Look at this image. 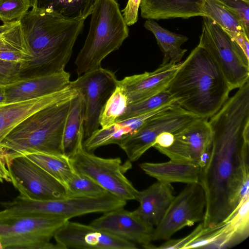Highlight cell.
Instances as JSON below:
<instances>
[{"label":"cell","instance_id":"4316f807","mask_svg":"<svg viewBox=\"0 0 249 249\" xmlns=\"http://www.w3.org/2000/svg\"><path fill=\"white\" fill-rule=\"evenodd\" d=\"M25 156L66 186L76 172L69 157L41 151L24 153Z\"/></svg>","mask_w":249,"mask_h":249},{"label":"cell","instance_id":"7a4b0ae2","mask_svg":"<svg viewBox=\"0 0 249 249\" xmlns=\"http://www.w3.org/2000/svg\"><path fill=\"white\" fill-rule=\"evenodd\" d=\"M85 20L65 19L48 9L28 11L19 21L33 58L23 64L20 78L64 71Z\"/></svg>","mask_w":249,"mask_h":249},{"label":"cell","instance_id":"1f68e13d","mask_svg":"<svg viewBox=\"0 0 249 249\" xmlns=\"http://www.w3.org/2000/svg\"><path fill=\"white\" fill-rule=\"evenodd\" d=\"M203 12L205 16L210 18L225 31L243 32L246 34L241 22L216 0H205Z\"/></svg>","mask_w":249,"mask_h":249},{"label":"cell","instance_id":"e575fe53","mask_svg":"<svg viewBox=\"0 0 249 249\" xmlns=\"http://www.w3.org/2000/svg\"><path fill=\"white\" fill-rule=\"evenodd\" d=\"M242 24L249 36V0H216Z\"/></svg>","mask_w":249,"mask_h":249},{"label":"cell","instance_id":"74e56055","mask_svg":"<svg viewBox=\"0 0 249 249\" xmlns=\"http://www.w3.org/2000/svg\"><path fill=\"white\" fill-rule=\"evenodd\" d=\"M142 0H128L124 8L121 11L127 26L134 24L138 20V10Z\"/></svg>","mask_w":249,"mask_h":249},{"label":"cell","instance_id":"ba28073f","mask_svg":"<svg viewBox=\"0 0 249 249\" xmlns=\"http://www.w3.org/2000/svg\"><path fill=\"white\" fill-rule=\"evenodd\" d=\"M81 142L69 157L76 172L85 175L116 197L137 200L139 191L125 177L132 167L129 160L123 163L119 157L103 158L87 151Z\"/></svg>","mask_w":249,"mask_h":249},{"label":"cell","instance_id":"f35d334b","mask_svg":"<svg viewBox=\"0 0 249 249\" xmlns=\"http://www.w3.org/2000/svg\"><path fill=\"white\" fill-rule=\"evenodd\" d=\"M225 32L236 42L249 58V36L243 32Z\"/></svg>","mask_w":249,"mask_h":249},{"label":"cell","instance_id":"277c9868","mask_svg":"<svg viewBox=\"0 0 249 249\" xmlns=\"http://www.w3.org/2000/svg\"><path fill=\"white\" fill-rule=\"evenodd\" d=\"M72 98L36 112L5 137L0 144V158L6 166L28 152L64 154L63 130Z\"/></svg>","mask_w":249,"mask_h":249},{"label":"cell","instance_id":"4fadbf2b","mask_svg":"<svg viewBox=\"0 0 249 249\" xmlns=\"http://www.w3.org/2000/svg\"><path fill=\"white\" fill-rule=\"evenodd\" d=\"M7 167L10 182L21 196L41 200L67 197L64 185L25 156L14 158Z\"/></svg>","mask_w":249,"mask_h":249},{"label":"cell","instance_id":"6da1fadb","mask_svg":"<svg viewBox=\"0 0 249 249\" xmlns=\"http://www.w3.org/2000/svg\"><path fill=\"white\" fill-rule=\"evenodd\" d=\"M213 139L198 183L206 207L202 224L211 228L249 197V89L244 86L209 121Z\"/></svg>","mask_w":249,"mask_h":249},{"label":"cell","instance_id":"7402d4cb","mask_svg":"<svg viewBox=\"0 0 249 249\" xmlns=\"http://www.w3.org/2000/svg\"><path fill=\"white\" fill-rule=\"evenodd\" d=\"M171 183L157 181L139 191V207L133 211L143 220L153 226L160 222L175 197Z\"/></svg>","mask_w":249,"mask_h":249},{"label":"cell","instance_id":"b9f144b4","mask_svg":"<svg viewBox=\"0 0 249 249\" xmlns=\"http://www.w3.org/2000/svg\"><path fill=\"white\" fill-rule=\"evenodd\" d=\"M19 22V20H15L11 22L0 25V35L9 31Z\"/></svg>","mask_w":249,"mask_h":249},{"label":"cell","instance_id":"d590c367","mask_svg":"<svg viewBox=\"0 0 249 249\" xmlns=\"http://www.w3.org/2000/svg\"><path fill=\"white\" fill-rule=\"evenodd\" d=\"M23 63L0 59V86L8 85L20 79Z\"/></svg>","mask_w":249,"mask_h":249},{"label":"cell","instance_id":"5b68a950","mask_svg":"<svg viewBox=\"0 0 249 249\" xmlns=\"http://www.w3.org/2000/svg\"><path fill=\"white\" fill-rule=\"evenodd\" d=\"M90 15L89 33L75 61L78 76L101 67L129 35L117 0H96Z\"/></svg>","mask_w":249,"mask_h":249},{"label":"cell","instance_id":"484cf974","mask_svg":"<svg viewBox=\"0 0 249 249\" xmlns=\"http://www.w3.org/2000/svg\"><path fill=\"white\" fill-rule=\"evenodd\" d=\"M144 27L153 33L163 53L161 65L177 64L181 62L187 50L180 47L188 40L187 36L172 32L153 19H147L144 23Z\"/></svg>","mask_w":249,"mask_h":249},{"label":"cell","instance_id":"8fae6325","mask_svg":"<svg viewBox=\"0 0 249 249\" xmlns=\"http://www.w3.org/2000/svg\"><path fill=\"white\" fill-rule=\"evenodd\" d=\"M115 73L100 67L88 71L69 85L83 96L85 104L84 139L99 129V117L107 101L118 86Z\"/></svg>","mask_w":249,"mask_h":249},{"label":"cell","instance_id":"9a60e30c","mask_svg":"<svg viewBox=\"0 0 249 249\" xmlns=\"http://www.w3.org/2000/svg\"><path fill=\"white\" fill-rule=\"evenodd\" d=\"M187 245L192 248L223 249L234 247L249 236V197L225 220Z\"/></svg>","mask_w":249,"mask_h":249},{"label":"cell","instance_id":"5bb4252c","mask_svg":"<svg viewBox=\"0 0 249 249\" xmlns=\"http://www.w3.org/2000/svg\"><path fill=\"white\" fill-rule=\"evenodd\" d=\"M212 139L209 121L200 118L174 134L170 146L155 149L170 160L193 163L202 168L209 156Z\"/></svg>","mask_w":249,"mask_h":249},{"label":"cell","instance_id":"52a82bcc","mask_svg":"<svg viewBox=\"0 0 249 249\" xmlns=\"http://www.w3.org/2000/svg\"><path fill=\"white\" fill-rule=\"evenodd\" d=\"M203 17L198 46L215 62L231 90L249 80V58L236 42L210 18Z\"/></svg>","mask_w":249,"mask_h":249},{"label":"cell","instance_id":"d4e9b609","mask_svg":"<svg viewBox=\"0 0 249 249\" xmlns=\"http://www.w3.org/2000/svg\"><path fill=\"white\" fill-rule=\"evenodd\" d=\"M85 104L83 96L77 93L72 98L63 134L64 155L70 157L84 141Z\"/></svg>","mask_w":249,"mask_h":249},{"label":"cell","instance_id":"9c48e42d","mask_svg":"<svg viewBox=\"0 0 249 249\" xmlns=\"http://www.w3.org/2000/svg\"><path fill=\"white\" fill-rule=\"evenodd\" d=\"M126 201L110 194L97 198L65 197L53 200H33L18 195L11 201L2 202L4 209L16 212L36 213L69 220L93 213L107 212L124 207Z\"/></svg>","mask_w":249,"mask_h":249},{"label":"cell","instance_id":"d6a6232c","mask_svg":"<svg viewBox=\"0 0 249 249\" xmlns=\"http://www.w3.org/2000/svg\"><path fill=\"white\" fill-rule=\"evenodd\" d=\"M177 103L175 99L165 89L139 102L128 104L119 121L142 115L157 110L166 105Z\"/></svg>","mask_w":249,"mask_h":249},{"label":"cell","instance_id":"f1b7e54d","mask_svg":"<svg viewBox=\"0 0 249 249\" xmlns=\"http://www.w3.org/2000/svg\"><path fill=\"white\" fill-rule=\"evenodd\" d=\"M96 0H32L33 8L48 9L68 20H81L91 15Z\"/></svg>","mask_w":249,"mask_h":249},{"label":"cell","instance_id":"e0dca14e","mask_svg":"<svg viewBox=\"0 0 249 249\" xmlns=\"http://www.w3.org/2000/svg\"><path fill=\"white\" fill-rule=\"evenodd\" d=\"M90 225L145 249H155L151 244L154 226L134 211H127L124 207L104 213Z\"/></svg>","mask_w":249,"mask_h":249},{"label":"cell","instance_id":"ab89813d","mask_svg":"<svg viewBox=\"0 0 249 249\" xmlns=\"http://www.w3.org/2000/svg\"><path fill=\"white\" fill-rule=\"evenodd\" d=\"M174 134L169 132H164L156 138L153 147L165 148L170 146L173 142Z\"/></svg>","mask_w":249,"mask_h":249},{"label":"cell","instance_id":"83f0119b","mask_svg":"<svg viewBox=\"0 0 249 249\" xmlns=\"http://www.w3.org/2000/svg\"><path fill=\"white\" fill-rule=\"evenodd\" d=\"M33 56L19 22L0 35V59L27 63Z\"/></svg>","mask_w":249,"mask_h":249},{"label":"cell","instance_id":"603a6c76","mask_svg":"<svg viewBox=\"0 0 249 249\" xmlns=\"http://www.w3.org/2000/svg\"><path fill=\"white\" fill-rule=\"evenodd\" d=\"M205 0H142L141 17L147 19L174 18L187 19L205 16L203 7Z\"/></svg>","mask_w":249,"mask_h":249},{"label":"cell","instance_id":"3957f363","mask_svg":"<svg viewBox=\"0 0 249 249\" xmlns=\"http://www.w3.org/2000/svg\"><path fill=\"white\" fill-rule=\"evenodd\" d=\"M166 89L184 109L206 119L221 108L231 91L215 62L198 45L181 62Z\"/></svg>","mask_w":249,"mask_h":249},{"label":"cell","instance_id":"836d02e7","mask_svg":"<svg viewBox=\"0 0 249 249\" xmlns=\"http://www.w3.org/2000/svg\"><path fill=\"white\" fill-rule=\"evenodd\" d=\"M32 6V0H0V20L5 24L19 20Z\"/></svg>","mask_w":249,"mask_h":249},{"label":"cell","instance_id":"60d3db41","mask_svg":"<svg viewBox=\"0 0 249 249\" xmlns=\"http://www.w3.org/2000/svg\"><path fill=\"white\" fill-rule=\"evenodd\" d=\"M10 182L9 171L5 163L0 158V182Z\"/></svg>","mask_w":249,"mask_h":249},{"label":"cell","instance_id":"4dcf8cb0","mask_svg":"<svg viewBox=\"0 0 249 249\" xmlns=\"http://www.w3.org/2000/svg\"><path fill=\"white\" fill-rule=\"evenodd\" d=\"M128 105V99L122 89L117 86L105 104L100 115L102 128H107L117 122Z\"/></svg>","mask_w":249,"mask_h":249},{"label":"cell","instance_id":"2e32d148","mask_svg":"<svg viewBox=\"0 0 249 249\" xmlns=\"http://www.w3.org/2000/svg\"><path fill=\"white\" fill-rule=\"evenodd\" d=\"M61 249H136V244L89 225L68 220L53 236Z\"/></svg>","mask_w":249,"mask_h":249},{"label":"cell","instance_id":"f546056e","mask_svg":"<svg viewBox=\"0 0 249 249\" xmlns=\"http://www.w3.org/2000/svg\"><path fill=\"white\" fill-rule=\"evenodd\" d=\"M65 188L67 197L97 198L109 194L91 178L77 172Z\"/></svg>","mask_w":249,"mask_h":249},{"label":"cell","instance_id":"7bdbcfd3","mask_svg":"<svg viewBox=\"0 0 249 249\" xmlns=\"http://www.w3.org/2000/svg\"><path fill=\"white\" fill-rule=\"evenodd\" d=\"M5 93L4 86H0V105L5 103Z\"/></svg>","mask_w":249,"mask_h":249},{"label":"cell","instance_id":"8992f818","mask_svg":"<svg viewBox=\"0 0 249 249\" xmlns=\"http://www.w3.org/2000/svg\"><path fill=\"white\" fill-rule=\"evenodd\" d=\"M68 220L36 213L0 211V249H61L51 242Z\"/></svg>","mask_w":249,"mask_h":249},{"label":"cell","instance_id":"cb8c5ba5","mask_svg":"<svg viewBox=\"0 0 249 249\" xmlns=\"http://www.w3.org/2000/svg\"><path fill=\"white\" fill-rule=\"evenodd\" d=\"M140 167L148 176L166 183H198L201 167L187 162L170 160L160 162H143Z\"/></svg>","mask_w":249,"mask_h":249},{"label":"cell","instance_id":"ffe728a7","mask_svg":"<svg viewBox=\"0 0 249 249\" xmlns=\"http://www.w3.org/2000/svg\"><path fill=\"white\" fill-rule=\"evenodd\" d=\"M70 81V74L65 70L20 78L4 86L5 103L32 99L61 90Z\"/></svg>","mask_w":249,"mask_h":249},{"label":"cell","instance_id":"ac0fdd59","mask_svg":"<svg viewBox=\"0 0 249 249\" xmlns=\"http://www.w3.org/2000/svg\"><path fill=\"white\" fill-rule=\"evenodd\" d=\"M77 91L69 85L64 89L38 98L0 105V144L18 124L36 112L71 98Z\"/></svg>","mask_w":249,"mask_h":249},{"label":"cell","instance_id":"44dd1931","mask_svg":"<svg viewBox=\"0 0 249 249\" xmlns=\"http://www.w3.org/2000/svg\"><path fill=\"white\" fill-rule=\"evenodd\" d=\"M177 103L166 105L153 111L119 121L105 128H99L83 141V147L93 152L99 147L110 144L119 145L122 142L135 133L148 120L166 110Z\"/></svg>","mask_w":249,"mask_h":249},{"label":"cell","instance_id":"d6986e66","mask_svg":"<svg viewBox=\"0 0 249 249\" xmlns=\"http://www.w3.org/2000/svg\"><path fill=\"white\" fill-rule=\"evenodd\" d=\"M180 63L160 64L152 71L126 76L118 80V86L126 95L128 104L139 102L166 89Z\"/></svg>","mask_w":249,"mask_h":249},{"label":"cell","instance_id":"7c38bea8","mask_svg":"<svg viewBox=\"0 0 249 249\" xmlns=\"http://www.w3.org/2000/svg\"><path fill=\"white\" fill-rule=\"evenodd\" d=\"M205 207V194L200 184H187L175 196L163 217L154 229L152 240H167L181 229L203 221Z\"/></svg>","mask_w":249,"mask_h":249},{"label":"cell","instance_id":"30bf717a","mask_svg":"<svg viewBox=\"0 0 249 249\" xmlns=\"http://www.w3.org/2000/svg\"><path fill=\"white\" fill-rule=\"evenodd\" d=\"M199 118L176 103L148 120L119 146L125 152L129 161H137L153 147L160 134L164 132L175 134Z\"/></svg>","mask_w":249,"mask_h":249},{"label":"cell","instance_id":"8d00e7d4","mask_svg":"<svg viewBox=\"0 0 249 249\" xmlns=\"http://www.w3.org/2000/svg\"><path fill=\"white\" fill-rule=\"evenodd\" d=\"M207 228H204L202 223H200L195 229L186 236L179 238L167 240L159 247H155L158 249H183L204 234L207 231Z\"/></svg>","mask_w":249,"mask_h":249}]
</instances>
